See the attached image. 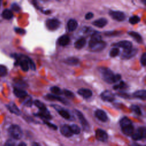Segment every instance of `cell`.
I'll list each match as a JSON object with an SVG mask.
<instances>
[{
	"instance_id": "44dd1931",
	"label": "cell",
	"mask_w": 146,
	"mask_h": 146,
	"mask_svg": "<svg viewBox=\"0 0 146 146\" xmlns=\"http://www.w3.org/2000/svg\"><path fill=\"white\" fill-rule=\"evenodd\" d=\"M13 92L17 97L19 98H24L27 95V93L26 92V91L22 90L21 88H18L16 87L14 88Z\"/></svg>"
},
{
	"instance_id": "7bdbcfd3",
	"label": "cell",
	"mask_w": 146,
	"mask_h": 146,
	"mask_svg": "<svg viewBox=\"0 0 146 146\" xmlns=\"http://www.w3.org/2000/svg\"><path fill=\"white\" fill-rule=\"evenodd\" d=\"M11 8H12V9L14 10V11H19L20 10V9H21V8H20V7L19 6V5H18V4H17V3H13L12 5H11Z\"/></svg>"
},
{
	"instance_id": "7c38bea8",
	"label": "cell",
	"mask_w": 146,
	"mask_h": 146,
	"mask_svg": "<svg viewBox=\"0 0 146 146\" xmlns=\"http://www.w3.org/2000/svg\"><path fill=\"white\" fill-rule=\"evenodd\" d=\"M100 97L102 100H103L104 101H106V102H111L113 100H114V99H115L114 94L112 92H111L110 91H108V90L103 91L101 94Z\"/></svg>"
},
{
	"instance_id": "74e56055",
	"label": "cell",
	"mask_w": 146,
	"mask_h": 146,
	"mask_svg": "<svg viewBox=\"0 0 146 146\" xmlns=\"http://www.w3.org/2000/svg\"><path fill=\"white\" fill-rule=\"evenodd\" d=\"M23 104L25 106H26L27 107H30L31 106L32 104V100H31V98H27L25 99V100H24L23 102Z\"/></svg>"
},
{
	"instance_id": "7402d4cb",
	"label": "cell",
	"mask_w": 146,
	"mask_h": 146,
	"mask_svg": "<svg viewBox=\"0 0 146 146\" xmlns=\"http://www.w3.org/2000/svg\"><path fill=\"white\" fill-rule=\"evenodd\" d=\"M107 23V20L106 18H99L97 20L94 21L92 22V25H94L95 26L100 27V28H102L104 26H105Z\"/></svg>"
},
{
	"instance_id": "e0dca14e",
	"label": "cell",
	"mask_w": 146,
	"mask_h": 146,
	"mask_svg": "<svg viewBox=\"0 0 146 146\" xmlns=\"http://www.w3.org/2000/svg\"><path fill=\"white\" fill-rule=\"evenodd\" d=\"M106 44H107L105 42L102 40V41L97 43L95 45H94L92 47H91L90 48V49L92 51H94V52L100 51L106 47Z\"/></svg>"
},
{
	"instance_id": "60d3db41",
	"label": "cell",
	"mask_w": 146,
	"mask_h": 146,
	"mask_svg": "<svg viewBox=\"0 0 146 146\" xmlns=\"http://www.w3.org/2000/svg\"><path fill=\"white\" fill-rule=\"evenodd\" d=\"M14 30L15 31L19 34H21V35H23V34H25L26 31L25 30H23V29H21V28H19V27H16L14 29Z\"/></svg>"
},
{
	"instance_id": "4316f807",
	"label": "cell",
	"mask_w": 146,
	"mask_h": 146,
	"mask_svg": "<svg viewBox=\"0 0 146 146\" xmlns=\"http://www.w3.org/2000/svg\"><path fill=\"white\" fill-rule=\"evenodd\" d=\"M128 34L132 37L133 38L136 42H137L139 43H141L143 42V38L141 36L137 33L135 31H129Z\"/></svg>"
},
{
	"instance_id": "5b68a950",
	"label": "cell",
	"mask_w": 146,
	"mask_h": 146,
	"mask_svg": "<svg viewBox=\"0 0 146 146\" xmlns=\"http://www.w3.org/2000/svg\"><path fill=\"white\" fill-rule=\"evenodd\" d=\"M146 129L145 127H139L135 132H133L131 136L134 140H140L145 137Z\"/></svg>"
},
{
	"instance_id": "d6986e66",
	"label": "cell",
	"mask_w": 146,
	"mask_h": 146,
	"mask_svg": "<svg viewBox=\"0 0 146 146\" xmlns=\"http://www.w3.org/2000/svg\"><path fill=\"white\" fill-rule=\"evenodd\" d=\"M46 97L47 99L50 100H55L57 101H59L64 104H68V102L64 98H62L60 96L58 95H52V94H47L46 95Z\"/></svg>"
},
{
	"instance_id": "836d02e7",
	"label": "cell",
	"mask_w": 146,
	"mask_h": 146,
	"mask_svg": "<svg viewBox=\"0 0 146 146\" xmlns=\"http://www.w3.org/2000/svg\"><path fill=\"white\" fill-rule=\"evenodd\" d=\"M131 110L132 111H133L134 113H135L136 115H141L142 114L141 110L140 107L136 105H131Z\"/></svg>"
},
{
	"instance_id": "8992f818",
	"label": "cell",
	"mask_w": 146,
	"mask_h": 146,
	"mask_svg": "<svg viewBox=\"0 0 146 146\" xmlns=\"http://www.w3.org/2000/svg\"><path fill=\"white\" fill-rule=\"evenodd\" d=\"M75 113L77 115V116L79 120V121L82 126L83 130L85 131H87V132L89 131V130L90 129V124L88 123L87 120L84 117L83 113L80 111H79L78 110H75Z\"/></svg>"
},
{
	"instance_id": "d4e9b609",
	"label": "cell",
	"mask_w": 146,
	"mask_h": 146,
	"mask_svg": "<svg viewBox=\"0 0 146 146\" xmlns=\"http://www.w3.org/2000/svg\"><path fill=\"white\" fill-rule=\"evenodd\" d=\"M133 96L141 100H145L146 98V91L145 90H141L135 91L133 93Z\"/></svg>"
},
{
	"instance_id": "ba28073f",
	"label": "cell",
	"mask_w": 146,
	"mask_h": 146,
	"mask_svg": "<svg viewBox=\"0 0 146 146\" xmlns=\"http://www.w3.org/2000/svg\"><path fill=\"white\" fill-rule=\"evenodd\" d=\"M109 15L113 19L117 21H123L125 18V14L120 11L110 10L109 11Z\"/></svg>"
},
{
	"instance_id": "52a82bcc",
	"label": "cell",
	"mask_w": 146,
	"mask_h": 146,
	"mask_svg": "<svg viewBox=\"0 0 146 146\" xmlns=\"http://www.w3.org/2000/svg\"><path fill=\"white\" fill-rule=\"evenodd\" d=\"M46 26L49 30L54 31L59 28L60 22L56 19H49L46 21Z\"/></svg>"
},
{
	"instance_id": "d6a6232c",
	"label": "cell",
	"mask_w": 146,
	"mask_h": 146,
	"mask_svg": "<svg viewBox=\"0 0 146 146\" xmlns=\"http://www.w3.org/2000/svg\"><path fill=\"white\" fill-rule=\"evenodd\" d=\"M140 21V18L137 15H133L129 18V22L132 25H135L139 23Z\"/></svg>"
},
{
	"instance_id": "7a4b0ae2",
	"label": "cell",
	"mask_w": 146,
	"mask_h": 146,
	"mask_svg": "<svg viewBox=\"0 0 146 146\" xmlns=\"http://www.w3.org/2000/svg\"><path fill=\"white\" fill-rule=\"evenodd\" d=\"M120 125L123 133L127 135H132L134 132V128L131 120L127 117H123L120 120Z\"/></svg>"
},
{
	"instance_id": "f546056e",
	"label": "cell",
	"mask_w": 146,
	"mask_h": 146,
	"mask_svg": "<svg viewBox=\"0 0 146 146\" xmlns=\"http://www.w3.org/2000/svg\"><path fill=\"white\" fill-rule=\"evenodd\" d=\"M70 129H71V131L72 132V133L73 134H76V135H78L79 133H80V128H79V127L78 125H77L76 124H71V125H70Z\"/></svg>"
},
{
	"instance_id": "ee69618b",
	"label": "cell",
	"mask_w": 146,
	"mask_h": 146,
	"mask_svg": "<svg viewBox=\"0 0 146 146\" xmlns=\"http://www.w3.org/2000/svg\"><path fill=\"white\" fill-rule=\"evenodd\" d=\"M93 17H94L93 13H91V12H89V13H87L86 14V15H85V19L88 20V19H91Z\"/></svg>"
},
{
	"instance_id": "e575fe53",
	"label": "cell",
	"mask_w": 146,
	"mask_h": 146,
	"mask_svg": "<svg viewBox=\"0 0 146 146\" xmlns=\"http://www.w3.org/2000/svg\"><path fill=\"white\" fill-rule=\"evenodd\" d=\"M119 52H120V51L118 48L113 47L111 50V51L110 52V55L111 57H115L119 54Z\"/></svg>"
},
{
	"instance_id": "cb8c5ba5",
	"label": "cell",
	"mask_w": 146,
	"mask_h": 146,
	"mask_svg": "<svg viewBox=\"0 0 146 146\" xmlns=\"http://www.w3.org/2000/svg\"><path fill=\"white\" fill-rule=\"evenodd\" d=\"M78 27V22L75 19H70L67 22V29L69 31H73Z\"/></svg>"
},
{
	"instance_id": "ffe728a7",
	"label": "cell",
	"mask_w": 146,
	"mask_h": 146,
	"mask_svg": "<svg viewBox=\"0 0 146 146\" xmlns=\"http://www.w3.org/2000/svg\"><path fill=\"white\" fill-rule=\"evenodd\" d=\"M7 108L8 110L13 113H14L17 115H19L21 114V111L19 110V108L17 107V106L15 104V103L11 102L9 104L6 105Z\"/></svg>"
},
{
	"instance_id": "5bb4252c",
	"label": "cell",
	"mask_w": 146,
	"mask_h": 146,
	"mask_svg": "<svg viewBox=\"0 0 146 146\" xmlns=\"http://www.w3.org/2000/svg\"><path fill=\"white\" fill-rule=\"evenodd\" d=\"M95 116L100 121L106 122L108 120V116L106 113L102 110H97L95 112Z\"/></svg>"
},
{
	"instance_id": "30bf717a",
	"label": "cell",
	"mask_w": 146,
	"mask_h": 146,
	"mask_svg": "<svg viewBox=\"0 0 146 146\" xmlns=\"http://www.w3.org/2000/svg\"><path fill=\"white\" fill-rule=\"evenodd\" d=\"M52 107H54L58 111L59 114L64 119L67 120H70L71 119V115L67 110L62 108L61 107L57 105H52Z\"/></svg>"
},
{
	"instance_id": "f6af8a7d",
	"label": "cell",
	"mask_w": 146,
	"mask_h": 146,
	"mask_svg": "<svg viewBox=\"0 0 146 146\" xmlns=\"http://www.w3.org/2000/svg\"><path fill=\"white\" fill-rule=\"evenodd\" d=\"M18 146H27V145H26V144L25 143H24V142H21V143H20L18 144Z\"/></svg>"
},
{
	"instance_id": "277c9868",
	"label": "cell",
	"mask_w": 146,
	"mask_h": 146,
	"mask_svg": "<svg viewBox=\"0 0 146 146\" xmlns=\"http://www.w3.org/2000/svg\"><path fill=\"white\" fill-rule=\"evenodd\" d=\"M8 132L10 135L14 139L19 140L22 138L23 132L21 127L16 124H13L8 129Z\"/></svg>"
},
{
	"instance_id": "8d00e7d4",
	"label": "cell",
	"mask_w": 146,
	"mask_h": 146,
	"mask_svg": "<svg viewBox=\"0 0 146 146\" xmlns=\"http://www.w3.org/2000/svg\"><path fill=\"white\" fill-rule=\"evenodd\" d=\"M63 93L64 94V95L66 96H67V97H68L70 98H73L74 97V94L71 91H70V90H64Z\"/></svg>"
},
{
	"instance_id": "7dc6e473",
	"label": "cell",
	"mask_w": 146,
	"mask_h": 146,
	"mask_svg": "<svg viewBox=\"0 0 146 146\" xmlns=\"http://www.w3.org/2000/svg\"><path fill=\"white\" fill-rule=\"evenodd\" d=\"M1 2H2V1H0V5H1Z\"/></svg>"
},
{
	"instance_id": "4fadbf2b",
	"label": "cell",
	"mask_w": 146,
	"mask_h": 146,
	"mask_svg": "<svg viewBox=\"0 0 146 146\" xmlns=\"http://www.w3.org/2000/svg\"><path fill=\"white\" fill-rule=\"evenodd\" d=\"M102 36L99 34L98 33H94L91 36V38L89 41L88 45L89 47L91 48L94 45L96 44L97 43L102 41Z\"/></svg>"
},
{
	"instance_id": "ac0fdd59",
	"label": "cell",
	"mask_w": 146,
	"mask_h": 146,
	"mask_svg": "<svg viewBox=\"0 0 146 146\" xmlns=\"http://www.w3.org/2000/svg\"><path fill=\"white\" fill-rule=\"evenodd\" d=\"M78 93L85 99L89 98L92 95V91L87 88H80L78 91Z\"/></svg>"
},
{
	"instance_id": "6da1fadb",
	"label": "cell",
	"mask_w": 146,
	"mask_h": 146,
	"mask_svg": "<svg viewBox=\"0 0 146 146\" xmlns=\"http://www.w3.org/2000/svg\"><path fill=\"white\" fill-rule=\"evenodd\" d=\"M99 72L101 74L103 80L107 83H113L119 81L121 78V75L119 74H114L113 72L108 68L100 67L98 68Z\"/></svg>"
},
{
	"instance_id": "b9f144b4",
	"label": "cell",
	"mask_w": 146,
	"mask_h": 146,
	"mask_svg": "<svg viewBox=\"0 0 146 146\" xmlns=\"http://www.w3.org/2000/svg\"><path fill=\"white\" fill-rule=\"evenodd\" d=\"M5 146H17V145H16L15 143L13 140L10 139V140H8L6 142Z\"/></svg>"
},
{
	"instance_id": "83f0119b",
	"label": "cell",
	"mask_w": 146,
	"mask_h": 146,
	"mask_svg": "<svg viewBox=\"0 0 146 146\" xmlns=\"http://www.w3.org/2000/svg\"><path fill=\"white\" fill-rule=\"evenodd\" d=\"M64 63L71 66L77 65L79 63V59L75 57H69L64 60Z\"/></svg>"
},
{
	"instance_id": "1f68e13d",
	"label": "cell",
	"mask_w": 146,
	"mask_h": 146,
	"mask_svg": "<svg viewBox=\"0 0 146 146\" xmlns=\"http://www.w3.org/2000/svg\"><path fill=\"white\" fill-rule=\"evenodd\" d=\"M50 90L55 95H58L59 96V95H62V94H63V92L61 90V89L59 88V87H56V86H53V87H51Z\"/></svg>"
},
{
	"instance_id": "9a60e30c",
	"label": "cell",
	"mask_w": 146,
	"mask_h": 146,
	"mask_svg": "<svg viewBox=\"0 0 146 146\" xmlns=\"http://www.w3.org/2000/svg\"><path fill=\"white\" fill-rule=\"evenodd\" d=\"M60 132L65 137H71L73 135V133H72L70 125H67V124H64L63 125L60 129Z\"/></svg>"
},
{
	"instance_id": "603a6c76",
	"label": "cell",
	"mask_w": 146,
	"mask_h": 146,
	"mask_svg": "<svg viewBox=\"0 0 146 146\" xmlns=\"http://www.w3.org/2000/svg\"><path fill=\"white\" fill-rule=\"evenodd\" d=\"M58 43L62 46H65L67 45L70 42V38L67 35H63L58 39Z\"/></svg>"
},
{
	"instance_id": "d590c367",
	"label": "cell",
	"mask_w": 146,
	"mask_h": 146,
	"mask_svg": "<svg viewBox=\"0 0 146 146\" xmlns=\"http://www.w3.org/2000/svg\"><path fill=\"white\" fill-rule=\"evenodd\" d=\"M7 74L6 67L2 64H0V76H5Z\"/></svg>"
},
{
	"instance_id": "9c48e42d",
	"label": "cell",
	"mask_w": 146,
	"mask_h": 146,
	"mask_svg": "<svg viewBox=\"0 0 146 146\" xmlns=\"http://www.w3.org/2000/svg\"><path fill=\"white\" fill-rule=\"evenodd\" d=\"M95 137L98 140L104 142L108 139V134L105 131L98 128L95 131Z\"/></svg>"
},
{
	"instance_id": "2e32d148",
	"label": "cell",
	"mask_w": 146,
	"mask_h": 146,
	"mask_svg": "<svg viewBox=\"0 0 146 146\" xmlns=\"http://www.w3.org/2000/svg\"><path fill=\"white\" fill-rule=\"evenodd\" d=\"M137 52V49L136 48H131L128 50H124V52L122 54V58L123 59H129L134 56Z\"/></svg>"
},
{
	"instance_id": "ab89813d",
	"label": "cell",
	"mask_w": 146,
	"mask_h": 146,
	"mask_svg": "<svg viewBox=\"0 0 146 146\" xmlns=\"http://www.w3.org/2000/svg\"><path fill=\"white\" fill-rule=\"evenodd\" d=\"M140 62L141 63V64L143 66H145V63H146V54L144 52L143 53V54L141 55V58H140Z\"/></svg>"
},
{
	"instance_id": "484cf974",
	"label": "cell",
	"mask_w": 146,
	"mask_h": 146,
	"mask_svg": "<svg viewBox=\"0 0 146 146\" xmlns=\"http://www.w3.org/2000/svg\"><path fill=\"white\" fill-rule=\"evenodd\" d=\"M86 43V40L84 38H80L78 39L74 43V46L76 49L82 48Z\"/></svg>"
},
{
	"instance_id": "4dcf8cb0",
	"label": "cell",
	"mask_w": 146,
	"mask_h": 146,
	"mask_svg": "<svg viewBox=\"0 0 146 146\" xmlns=\"http://www.w3.org/2000/svg\"><path fill=\"white\" fill-rule=\"evenodd\" d=\"M127 88V84L123 81L120 82L119 84L115 85L113 86V88L115 90H124Z\"/></svg>"
},
{
	"instance_id": "3957f363",
	"label": "cell",
	"mask_w": 146,
	"mask_h": 146,
	"mask_svg": "<svg viewBox=\"0 0 146 146\" xmlns=\"http://www.w3.org/2000/svg\"><path fill=\"white\" fill-rule=\"evenodd\" d=\"M34 104L39 110L38 113H37L36 114H35V115L46 120L51 119L52 117L50 115L49 111L45 107L44 104L43 103L40 102L38 100H36L34 102Z\"/></svg>"
},
{
	"instance_id": "f1b7e54d",
	"label": "cell",
	"mask_w": 146,
	"mask_h": 146,
	"mask_svg": "<svg viewBox=\"0 0 146 146\" xmlns=\"http://www.w3.org/2000/svg\"><path fill=\"white\" fill-rule=\"evenodd\" d=\"M2 15L6 19H10L13 17L12 11L9 9H5L2 13Z\"/></svg>"
},
{
	"instance_id": "f35d334b",
	"label": "cell",
	"mask_w": 146,
	"mask_h": 146,
	"mask_svg": "<svg viewBox=\"0 0 146 146\" xmlns=\"http://www.w3.org/2000/svg\"><path fill=\"white\" fill-rule=\"evenodd\" d=\"M44 123L48 127H49L50 128H52V129H54V130H56V129H57V128H58V127H57V126H56V125H55V124H52V123H50V122H48V121H47L44 120Z\"/></svg>"
},
{
	"instance_id": "8fae6325",
	"label": "cell",
	"mask_w": 146,
	"mask_h": 146,
	"mask_svg": "<svg viewBox=\"0 0 146 146\" xmlns=\"http://www.w3.org/2000/svg\"><path fill=\"white\" fill-rule=\"evenodd\" d=\"M113 46L115 47H117V48L121 47L123 48L124 50H128L132 48V44L130 41L128 40H121L119 42L114 43Z\"/></svg>"
},
{
	"instance_id": "bcb514c9",
	"label": "cell",
	"mask_w": 146,
	"mask_h": 146,
	"mask_svg": "<svg viewBox=\"0 0 146 146\" xmlns=\"http://www.w3.org/2000/svg\"><path fill=\"white\" fill-rule=\"evenodd\" d=\"M31 146H40V144L38 143H33Z\"/></svg>"
}]
</instances>
